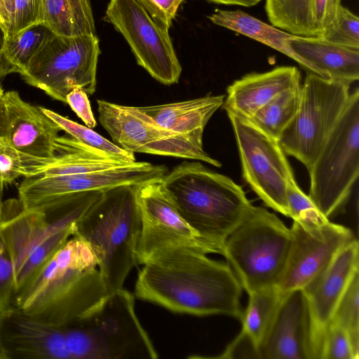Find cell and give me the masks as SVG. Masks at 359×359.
Returning a JSON list of instances; mask_svg holds the SVG:
<instances>
[{"mask_svg":"<svg viewBox=\"0 0 359 359\" xmlns=\"http://www.w3.org/2000/svg\"><path fill=\"white\" fill-rule=\"evenodd\" d=\"M142 265L135 297L175 313L241 320L243 288L227 263L198 250L174 248L153 254Z\"/></svg>","mask_w":359,"mask_h":359,"instance_id":"cell-1","label":"cell"},{"mask_svg":"<svg viewBox=\"0 0 359 359\" xmlns=\"http://www.w3.org/2000/svg\"><path fill=\"white\" fill-rule=\"evenodd\" d=\"M109 294L90 247L72 236L15 296L13 306L60 327L86 315Z\"/></svg>","mask_w":359,"mask_h":359,"instance_id":"cell-2","label":"cell"},{"mask_svg":"<svg viewBox=\"0 0 359 359\" xmlns=\"http://www.w3.org/2000/svg\"><path fill=\"white\" fill-rule=\"evenodd\" d=\"M162 182L186 222L222 255L225 241L253 207L243 188L198 161L182 162Z\"/></svg>","mask_w":359,"mask_h":359,"instance_id":"cell-3","label":"cell"},{"mask_svg":"<svg viewBox=\"0 0 359 359\" xmlns=\"http://www.w3.org/2000/svg\"><path fill=\"white\" fill-rule=\"evenodd\" d=\"M139 185L124 184L102 191L74 224L73 236L90 247L109 294L123 288L137 264Z\"/></svg>","mask_w":359,"mask_h":359,"instance_id":"cell-4","label":"cell"},{"mask_svg":"<svg viewBox=\"0 0 359 359\" xmlns=\"http://www.w3.org/2000/svg\"><path fill=\"white\" fill-rule=\"evenodd\" d=\"M69 359H156L158 353L135 309V295L121 288L94 309L60 326Z\"/></svg>","mask_w":359,"mask_h":359,"instance_id":"cell-5","label":"cell"},{"mask_svg":"<svg viewBox=\"0 0 359 359\" xmlns=\"http://www.w3.org/2000/svg\"><path fill=\"white\" fill-rule=\"evenodd\" d=\"M290 229L273 213L253 205L224 242L223 254L247 294L275 287L284 270Z\"/></svg>","mask_w":359,"mask_h":359,"instance_id":"cell-6","label":"cell"},{"mask_svg":"<svg viewBox=\"0 0 359 359\" xmlns=\"http://www.w3.org/2000/svg\"><path fill=\"white\" fill-rule=\"evenodd\" d=\"M88 209L51 220L40 211L25 208L19 199L3 202L0 238L13 264L15 296L29 285L55 252L73 236L74 224Z\"/></svg>","mask_w":359,"mask_h":359,"instance_id":"cell-7","label":"cell"},{"mask_svg":"<svg viewBox=\"0 0 359 359\" xmlns=\"http://www.w3.org/2000/svg\"><path fill=\"white\" fill-rule=\"evenodd\" d=\"M308 171V196L329 219L347 201L359 176L358 88L351 93L341 116Z\"/></svg>","mask_w":359,"mask_h":359,"instance_id":"cell-8","label":"cell"},{"mask_svg":"<svg viewBox=\"0 0 359 359\" xmlns=\"http://www.w3.org/2000/svg\"><path fill=\"white\" fill-rule=\"evenodd\" d=\"M351 84L323 78L311 72L300 86L297 110L278 138L287 155L309 170L341 116Z\"/></svg>","mask_w":359,"mask_h":359,"instance_id":"cell-9","label":"cell"},{"mask_svg":"<svg viewBox=\"0 0 359 359\" xmlns=\"http://www.w3.org/2000/svg\"><path fill=\"white\" fill-rule=\"evenodd\" d=\"M100 53L97 36L54 34L35 53L21 76L29 85L66 103L67 95L75 87H81L89 95L94 94Z\"/></svg>","mask_w":359,"mask_h":359,"instance_id":"cell-10","label":"cell"},{"mask_svg":"<svg viewBox=\"0 0 359 359\" xmlns=\"http://www.w3.org/2000/svg\"><path fill=\"white\" fill-rule=\"evenodd\" d=\"M97 103L100 124L113 142L122 149L133 153L180 157L221 166L203 149V137L167 130L137 107L103 100H97Z\"/></svg>","mask_w":359,"mask_h":359,"instance_id":"cell-11","label":"cell"},{"mask_svg":"<svg viewBox=\"0 0 359 359\" xmlns=\"http://www.w3.org/2000/svg\"><path fill=\"white\" fill-rule=\"evenodd\" d=\"M227 114L236 140L244 180L266 206L290 217L287 184L294 174L278 140L249 119Z\"/></svg>","mask_w":359,"mask_h":359,"instance_id":"cell-12","label":"cell"},{"mask_svg":"<svg viewBox=\"0 0 359 359\" xmlns=\"http://www.w3.org/2000/svg\"><path fill=\"white\" fill-rule=\"evenodd\" d=\"M106 20L125 38L137 64L164 85L178 82L182 67L168 29L158 24L135 0H110Z\"/></svg>","mask_w":359,"mask_h":359,"instance_id":"cell-13","label":"cell"},{"mask_svg":"<svg viewBox=\"0 0 359 359\" xmlns=\"http://www.w3.org/2000/svg\"><path fill=\"white\" fill-rule=\"evenodd\" d=\"M168 172L163 165L135 161L73 175L26 177L18 187V199L26 209L43 211L73 194L104 191L124 184H142L161 180Z\"/></svg>","mask_w":359,"mask_h":359,"instance_id":"cell-14","label":"cell"},{"mask_svg":"<svg viewBox=\"0 0 359 359\" xmlns=\"http://www.w3.org/2000/svg\"><path fill=\"white\" fill-rule=\"evenodd\" d=\"M162 180H152L137 187L140 216L137 263L142 264L153 254L174 248L193 249L208 255L219 254L183 219Z\"/></svg>","mask_w":359,"mask_h":359,"instance_id":"cell-15","label":"cell"},{"mask_svg":"<svg viewBox=\"0 0 359 359\" xmlns=\"http://www.w3.org/2000/svg\"><path fill=\"white\" fill-rule=\"evenodd\" d=\"M290 231L288 257L275 286L282 298L292 291L302 290L355 238L349 228L329 219L320 222L293 220Z\"/></svg>","mask_w":359,"mask_h":359,"instance_id":"cell-16","label":"cell"},{"mask_svg":"<svg viewBox=\"0 0 359 359\" xmlns=\"http://www.w3.org/2000/svg\"><path fill=\"white\" fill-rule=\"evenodd\" d=\"M358 266L359 244L355 238L302 289L308 313L311 359H320L325 331L350 282L359 272Z\"/></svg>","mask_w":359,"mask_h":359,"instance_id":"cell-17","label":"cell"},{"mask_svg":"<svg viewBox=\"0 0 359 359\" xmlns=\"http://www.w3.org/2000/svg\"><path fill=\"white\" fill-rule=\"evenodd\" d=\"M62 129L40 109L23 100L18 91L0 97V138L21 154L50 158L58 149Z\"/></svg>","mask_w":359,"mask_h":359,"instance_id":"cell-18","label":"cell"},{"mask_svg":"<svg viewBox=\"0 0 359 359\" xmlns=\"http://www.w3.org/2000/svg\"><path fill=\"white\" fill-rule=\"evenodd\" d=\"M3 359H69L62 329L13 306L0 313Z\"/></svg>","mask_w":359,"mask_h":359,"instance_id":"cell-19","label":"cell"},{"mask_svg":"<svg viewBox=\"0 0 359 359\" xmlns=\"http://www.w3.org/2000/svg\"><path fill=\"white\" fill-rule=\"evenodd\" d=\"M259 358L311 359L308 313L302 290L283 297L259 348Z\"/></svg>","mask_w":359,"mask_h":359,"instance_id":"cell-20","label":"cell"},{"mask_svg":"<svg viewBox=\"0 0 359 359\" xmlns=\"http://www.w3.org/2000/svg\"><path fill=\"white\" fill-rule=\"evenodd\" d=\"M300 80V72L294 66L248 74L228 86L222 106L227 114L250 119L277 94L299 87Z\"/></svg>","mask_w":359,"mask_h":359,"instance_id":"cell-21","label":"cell"},{"mask_svg":"<svg viewBox=\"0 0 359 359\" xmlns=\"http://www.w3.org/2000/svg\"><path fill=\"white\" fill-rule=\"evenodd\" d=\"M21 156L25 177L73 175L128 164L117 157L86 146L71 136L59 137L58 149L53 157Z\"/></svg>","mask_w":359,"mask_h":359,"instance_id":"cell-22","label":"cell"},{"mask_svg":"<svg viewBox=\"0 0 359 359\" xmlns=\"http://www.w3.org/2000/svg\"><path fill=\"white\" fill-rule=\"evenodd\" d=\"M295 61L326 79L351 83L359 79V48L344 47L318 37L294 36L287 41Z\"/></svg>","mask_w":359,"mask_h":359,"instance_id":"cell-23","label":"cell"},{"mask_svg":"<svg viewBox=\"0 0 359 359\" xmlns=\"http://www.w3.org/2000/svg\"><path fill=\"white\" fill-rule=\"evenodd\" d=\"M341 0H266L272 26L294 36L320 37L334 22Z\"/></svg>","mask_w":359,"mask_h":359,"instance_id":"cell-24","label":"cell"},{"mask_svg":"<svg viewBox=\"0 0 359 359\" xmlns=\"http://www.w3.org/2000/svg\"><path fill=\"white\" fill-rule=\"evenodd\" d=\"M225 95H206L189 100L140 107L163 128L182 135L203 137L205 127L222 106Z\"/></svg>","mask_w":359,"mask_h":359,"instance_id":"cell-25","label":"cell"},{"mask_svg":"<svg viewBox=\"0 0 359 359\" xmlns=\"http://www.w3.org/2000/svg\"><path fill=\"white\" fill-rule=\"evenodd\" d=\"M42 24L63 36H96L90 0H42Z\"/></svg>","mask_w":359,"mask_h":359,"instance_id":"cell-26","label":"cell"},{"mask_svg":"<svg viewBox=\"0 0 359 359\" xmlns=\"http://www.w3.org/2000/svg\"><path fill=\"white\" fill-rule=\"evenodd\" d=\"M54 34L43 24H37L20 32L1 36L0 40V79L24 73L38 50Z\"/></svg>","mask_w":359,"mask_h":359,"instance_id":"cell-27","label":"cell"},{"mask_svg":"<svg viewBox=\"0 0 359 359\" xmlns=\"http://www.w3.org/2000/svg\"><path fill=\"white\" fill-rule=\"evenodd\" d=\"M208 18L215 25L251 38L295 60L287 43L294 35L239 10H216Z\"/></svg>","mask_w":359,"mask_h":359,"instance_id":"cell-28","label":"cell"},{"mask_svg":"<svg viewBox=\"0 0 359 359\" xmlns=\"http://www.w3.org/2000/svg\"><path fill=\"white\" fill-rule=\"evenodd\" d=\"M247 308L241 320L242 329L238 336L247 341L259 358V350L282 299L275 287L248 294Z\"/></svg>","mask_w":359,"mask_h":359,"instance_id":"cell-29","label":"cell"},{"mask_svg":"<svg viewBox=\"0 0 359 359\" xmlns=\"http://www.w3.org/2000/svg\"><path fill=\"white\" fill-rule=\"evenodd\" d=\"M299 90L300 86L277 94L259 108L249 120L266 134L278 140L297 110Z\"/></svg>","mask_w":359,"mask_h":359,"instance_id":"cell-30","label":"cell"},{"mask_svg":"<svg viewBox=\"0 0 359 359\" xmlns=\"http://www.w3.org/2000/svg\"><path fill=\"white\" fill-rule=\"evenodd\" d=\"M41 110L54 122L62 130L81 143L117 157L126 163L135 162L134 153L128 151L102 137L93 128L81 125L50 109L40 107Z\"/></svg>","mask_w":359,"mask_h":359,"instance_id":"cell-31","label":"cell"},{"mask_svg":"<svg viewBox=\"0 0 359 359\" xmlns=\"http://www.w3.org/2000/svg\"><path fill=\"white\" fill-rule=\"evenodd\" d=\"M332 320L346 331L354 347L359 351V272L350 282Z\"/></svg>","mask_w":359,"mask_h":359,"instance_id":"cell-32","label":"cell"},{"mask_svg":"<svg viewBox=\"0 0 359 359\" xmlns=\"http://www.w3.org/2000/svg\"><path fill=\"white\" fill-rule=\"evenodd\" d=\"M318 38L338 46L359 48L358 17L341 6L334 22Z\"/></svg>","mask_w":359,"mask_h":359,"instance_id":"cell-33","label":"cell"},{"mask_svg":"<svg viewBox=\"0 0 359 359\" xmlns=\"http://www.w3.org/2000/svg\"><path fill=\"white\" fill-rule=\"evenodd\" d=\"M355 349L346 331L334 321L329 324L322 343L320 359H358Z\"/></svg>","mask_w":359,"mask_h":359,"instance_id":"cell-34","label":"cell"},{"mask_svg":"<svg viewBox=\"0 0 359 359\" xmlns=\"http://www.w3.org/2000/svg\"><path fill=\"white\" fill-rule=\"evenodd\" d=\"M287 198L292 220L319 222L327 219L299 187L294 176H292L287 184Z\"/></svg>","mask_w":359,"mask_h":359,"instance_id":"cell-35","label":"cell"},{"mask_svg":"<svg viewBox=\"0 0 359 359\" xmlns=\"http://www.w3.org/2000/svg\"><path fill=\"white\" fill-rule=\"evenodd\" d=\"M15 276L12 262L0 238V313L14 305Z\"/></svg>","mask_w":359,"mask_h":359,"instance_id":"cell-36","label":"cell"},{"mask_svg":"<svg viewBox=\"0 0 359 359\" xmlns=\"http://www.w3.org/2000/svg\"><path fill=\"white\" fill-rule=\"evenodd\" d=\"M23 175L21 154L0 138V180L5 185Z\"/></svg>","mask_w":359,"mask_h":359,"instance_id":"cell-37","label":"cell"},{"mask_svg":"<svg viewBox=\"0 0 359 359\" xmlns=\"http://www.w3.org/2000/svg\"><path fill=\"white\" fill-rule=\"evenodd\" d=\"M42 0H15L13 33L42 23Z\"/></svg>","mask_w":359,"mask_h":359,"instance_id":"cell-38","label":"cell"},{"mask_svg":"<svg viewBox=\"0 0 359 359\" xmlns=\"http://www.w3.org/2000/svg\"><path fill=\"white\" fill-rule=\"evenodd\" d=\"M160 25L169 29L184 0H135Z\"/></svg>","mask_w":359,"mask_h":359,"instance_id":"cell-39","label":"cell"},{"mask_svg":"<svg viewBox=\"0 0 359 359\" xmlns=\"http://www.w3.org/2000/svg\"><path fill=\"white\" fill-rule=\"evenodd\" d=\"M67 103L86 126L93 128L97 123L93 113L88 94L81 87L74 88L66 97Z\"/></svg>","mask_w":359,"mask_h":359,"instance_id":"cell-40","label":"cell"},{"mask_svg":"<svg viewBox=\"0 0 359 359\" xmlns=\"http://www.w3.org/2000/svg\"><path fill=\"white\" fill-rule=\"evenodd\" d=\"M15 0H0V29L3 35L13 33Z\"/></svg>","mask_w":359,"mask_h":359,"instance_id":"cell-41","label":"cell"},{"mask_svg":"<svg viewBox=\"0 0 359 359\" xmlns=\"http://www.w3.org/2000/svg\"><path fill=\"white\" fill-rule=\"evenodd\" d=\"M209 1L215 2L217 4H222L226 5H238L244 7H250L255 6L261 0H207Z\"/></svg>","mask_w":359,"mask_h":359,"instance_id":"cell-42","label":"cell"},{"mask_svg":"<svg viewBox=\"0 0 359 359\" xmlns=\"http://www.w3.org/2000/svg\"><path fill=\"white\" fill-rule=\"evenodd\" d=\"M4 187V184L0 180V217H1V215L2 205H3V202H4L2 201Z\"/></svg>","mask_w":359,"mask_h":359,"instance_id":"cell-43","label":"cell"},{"mask_svg":"<svg viewBox=\"0 0 359 359\" xmlns=\"http://www.w3.org/2000/svg\"><path fill=\"white\" fill-rule=\"evenodd\" d=\"M3 93H4L3 89L1 88V87L0 86V97L3 95Z\"/></svg>","mask_w":359,"mask_h":359,"instance_id":"cell-44","label":"cell"},{"mask_svg":"<svg viewBox=\"0 0 359 359\" xmlns=\"http://www.w3.org/2000/svg\"><path fill=\"white\" fill-rule=\"evenodd\" d=\"M0 359H3L1 355H0Z\"/></svg>","mask_w":359,"mask_h":359,"instance_id":"cell-45","label":"cell"}]
</instances>
